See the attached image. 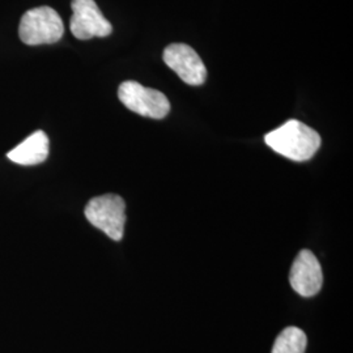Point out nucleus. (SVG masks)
<instances>
[{
  "mask_svg": "<svg viewBox=\"0 0 353 353\" xmlns=\"http://www.w3.org/2000/svg\"><path fill=\"white\" fill-rule=\"evenodd\" d=\"M265 141L279 154L299 163L310 160L321 147V137L316 130L296 119L268 132Z\"/></svg>",
  "mask_w": 353,
  "mask_h": 353,
  "instance_id": "1",
  "label": "nucleus"
},
{
  "mask_svg": "<svg viewBox=\"0 0 353 353\" xmlns=\"http://www.w3.org/2000/svg\"><path fill=\"white\" fill-rule=\"evenodd\" d=\"M63 20L50 7L29 10L21 17L19 26L20 39L29 46L50 45L63 37Z\"/></svg>",
  "mask_w": 353,
  "mask_h": 353,
  "instance_id": "2",
  "label": "nucleus"
},
{
  "mask_svg": "<svg viewBox=\"0 0 353 353\" xmlns=\"http://www.w3.org/2000/svg\"><path fill=\"white\" fill-rule=\"evenodd\" d=\"M85 217L93 227L99 228L108 237L121 241L126 224V203L115 194H106L89 201Z\"/></svg>",
  "mask_w": 353,
  "mask_h": 353,
  "instance_id": "3",
  "label": "nucleus"
},
{
  "mask_svg": "<svg viewBox=\"0 0 353 353\" xmlns=\"http://www.w3.org/2000/svg\"><path fill=\"white\" fill-rule=\"evenodd\" d=\"M121 102L134 113L153 119H163L170 112V102L164 93L145 88L137 81H125L118 89Z\"/></svg>",
  "mask_w": 353,
  "mask_h": 353,
  "instance_id": "4",
  "label": "nucleus"
},
{
  "mask_svg": "<svg viewBox=\"0 0 353 353\" xmlns=\"http://www.w3.org/2000/svg\"><path fill=\"white\" fill-rule=\"evenodd\" d=\"M72 17L70 29L77 39L108 37L113 32V26L102 14L94 0H72Z\"/></svg>",
  "mask_w": 353,
  "mask_h": 353,
  "instance_id": "5",
  "label": "nucleus"
},
{
  "mask_svg": "<svg viewBox=\"0 0 353 353\" xmlns=\"http://www.w3.org/2000/svg\"><path fill=\"white\" fill-rule=\"evenodd\" d=\"M164 62L186 84L202 85L207 77V68L198 52L189 45L172 43L164 50Z\"/></svg>",
  "mask_w": 353,
  "mask_h": 353,
  "instance_id": "6",
  "label": "nucleus"
},
{
  "mask_svg": "<svg viewBox=\"0 0 353 353\" xmlns=\"http://www.w3.org/2000/svg\"><path fill=\"white\" fill-rule=\"evenodd\" d=\"M290 281L292 288L303 297H312L321 290L323 274L313 252L303 250L297 255L290 268Z\"/></svg>",
  "mask_w": 353,
  "mask_h": 353,
  "instance_id": "7",
  "label": "nucleus"
},
{
  "mask_svg": "<svg viewBox=\"0 0 353 353\" xmlns=\"http://www.w3.org/2000/svg\"><path fill=\"white\" fill-rule=\"evenodd\" d=\"M49 156V138L43 131H36L20 143L12 151L8 152L7 157L19 165L33 166L42 164Z\"/></svg>",
  "mask_w": 353,
  "mask_h": 353,
  "instance_id": "8",
  "label": "nucleus"
},
{
  "mask_svg": "<svg viewBox=\"0 0 353 353\" xmlns=\"http://www.w3.org/2000/svg\"><path fill=\"white\" fill-rule=\"evenodd\" d=\"M307 338L301 328L287 327L276 338L271 353H305Z\"/></svg>",
  "mask_w": 353,
  "mask_h": 353,
  "instance_id": "9",
  "label": "nucleus"
}]
</instances>
